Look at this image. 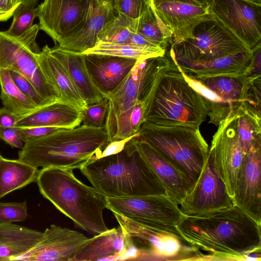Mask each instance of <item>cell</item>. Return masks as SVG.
<instances>
[{
	"label": "cell",
	"mask_w": 261,
	"mask_h": 261,
	"mask_svg": "<svg viewBox=\"0 0 261 261\" xmlns=\"http://www.w3.org/2000/svg\"><path fill=\"white\" fill-rule=\"evenodd\" d=\"M183 239L211 253L210 259L248 260L261 249V224L236 204L199 216H185L176 226Z\"/></svg>",
	"instance_id": "obj_1"
},
{
	"label": "cell",
	"mask_w": 261,
	"mask_h": 261,
	"mask_svg": "<svg viewBox=\"0 0 261 261\" xmlns=\"http://www.w3.org/2000/svg\"><path fill=\"white\" fill-rule=\"evenodd\" d=\"M109 143L105 128L82 124L25 141L18 159L37 168L81 169L99 159Z\"/></svg>",
	"instance_id": "obj_2"
},
{
	"label": "cell",
	"mask_w": 261,
	"mask_h": 261,
	"mask_svg": "<svg viewBox=\"0 0 261 261\" xmlns=\"http://www.w3.org/2000/svg\"><path fill=\"white\" fill-rule=\"evenodd\" d=\"M80 170L105 197L167 195L132 140L121 152L91 161Z\"/></svg>",
	"instance_id": "obj_3"
},
{
	"label": "cell",
	"mask_w": 261,
	"mask_h": 261,
	"mask_svg": "<svg viewBox=\"0 0 261 261\" xmlns=\"http://www.w3.org/2000/svg\"><path fill=\"white\" fill-rule=\"evenodd\" d=\"M72 170H39L36 182L40 193L81 229L94 236L108 230L103 215L105 197L78 179Z\"/></svg>",
	"instance_id": "obj_4"
},
{
	"label": "cell",
	"mask_w": 261,
	"mask_h": 261,
	"mask_svg": "<svg viewBox=\"0 0 261 261\" xmlns=\"http://www.w3.org/2000/svg\"><path fill=\"white\" fill-rule=\"evenodd\" d=\"M207 116L203 98L187 82L171 57L156 78L143 123L199 128Z\"/></svg>",
	"instance_id": "obj_5"
},
{
	"label": "cell",
	"mask_w": 261,
	"mask_h": 261,
	"mask_svg": "<svg viewBox=\"0 0 261 261\" xmlns=\"http://www.w3.org/2000/svg\"><path fill=\"white\" fill-rule=\"evenodd\" d=\"M199 128L143 123L140 137L168 160L188 180L192 190L206 161L209 147Z\"/></svg>",
	"instance_id": "obj_6"
},
{
	"label": "cell",
	"mask_w": 261,
	"mask_h": 261,
	"mask_svg": "<svg viewBox=\"0 0 261 261\" xmlns=\"http://www.w3.org/2000/svg\"><path fill=\"white\" fill-rule=\"evenodd\" d=\"M170 46L176 62H206L249 50L215 18L200 23L191 37Z\"/></svg>",
	"instance_id": "obj_7"
},
{
	"label": "cell",
	"mask_w": 261,
	"mask_h": 261,
	"mask_svg": "<svg viewBox=\"0 0 261 261\" xmlns=\"http://www.w3.org/2000/svg\"><path fill=\"white\" fill-rule=\"evenodd\" d=\"M107 208L139 223L174 229L185 216L167 195L105 197Z\"/></svg>",
	"instance_id": "obj_8"
},
{
	"label": "cell",
	"mask_w": 261,
	"mask_h": 261,
	"mask_svg": "<svg viewBox=\"0 0 261 261\" xmlns=\"http://www.w3.org/2000/svg\"><path fill=\"white\" fill-rule=\"evenodd\" d=\"M170 58L169 53L166 51L163 56L138 60L120 86L105 97L109 101L105 127L107 132L121 113L149 96L160 70Z\"/></svg>",
	"instance_id": "obj_9"
},
{
	"label": "cell",
	"mask_w": 261,
	"mask_h": 261,
	"mask_svg": "<svg viewBox=\"0 0 261 261\" xmlns=\"http://www.w3.org/2000/svg\"><path fill=\"white\" fill-rule=\"evenodd\" d=\"M218 126L208 153L216 173L233 199L237 177L246 154L238 136L235 112H231Z\"/></svg>",
	"instance_id": "obj_10"
},
{
	"label": "cell",
	"mask_w": 261,
	"mask_h": 261,
	"mask_svg": "<svg viewBox=\"0 0 261 261\" xmlns=\"http://www.w3.org/2000/svg\"><path fill=\"white\" fill-rule=\"evenodd\" d=\"M126 237L136 240L142 244L140 248L141 256H153L163 259L175 257L188 256L197 250L191 246L186 248L176 228L163 229L142 224L116 213H113Z\"/></svg>",
	"instance_id": "obj_11"
},
{
	"label": "cell",
	"mask_w": 261,
	"mask_h": 261,
	"mask_svg": "<svg viewBox=\"0 0 261 261\" xmlns=\"http://www.w3.org/2000/svg\"><path fill=\"white\" fill-rule=\"evenodd\" d=\"M214 18L249 50L260 43L261 6L243 0H212Z\"/></svg>",
	"instance_id": "obj_12"
},
{
	"label": "cell",
	"mask_w": 261,
	"mask_h": 261,
	"mask_svg": "<svg viewBox=\"0 0 261 261\" xmlns=\"http://www.w3.org/2000/svg\"><path fill=\"white\" fill-rule=\"evenodd\" d=\"M233 204V199L216 173L208 153L194 188L179 203L180 210L185 216H199Z\"/></svg>",
	"instance_id": "obj_13"
},
{
	"label": "cell",
	"mask_w": 261,
	"mask_h": 261,
	"mask_svg": "<svg viewBox=\"0 0 261 261\" xmlns=\"http://www.w3.org/2000/svg\"><path fill=\"white\" fill-rule=\"evenodd\" d=\"M38 55L19 41L0 31V68L25 77L49 102L60 100L58 93L39 66Z\"/></svg>",
	"instance_id": "obj_14"
},
{
	"label": "cell",
	"mask_w": 261,
	"mask_h": 261,
	"mask_svg": "<svg viewBox=\"0 0 261 261\" xmlns=\"http://www.w3.org/2000/svg\"><path fill=\"white\" fill-rule=\"evenodd\" d=\"M88 239L78 231L51 224L31 249L14 260L71 261Z\"/></svg>",
	"instance_id": "obj_15"
},
{
	"label": "cell",
	"mask_w": 261,
	"mask_h": 261,
	"mask_svg": "<svg viewBox=\"0 0 261 261\" xmlns=\"http://www.w3.org/2000/svg\"><path fill=\"white\" fill-rule=\"evenodd\" d=\"M39 28L59 44L82 24L84 0H44L38 5Z\"/></svg>",
	"instance_id": "obj_16"
},
{
	"label": "cell",
	"mask_w": 261,
	"mask_h": 261,
	"mask_svg": "<svg viewBox=\"0 0 261 261\" xmlns=\"http://www.w3.org/2000/svg\"><path fill=\"white\" fill-rule=\"evenodd\" d=\"M233 200L234 204L261 224V145L246 154L237 177Z\"/></svg>",
	"instance_id": "obj_17"
},
{
	"label": "cell",
	"mask_w": 261,
	"mask_h": 261,
	"mask_svg": "<svg viewBox=\"0 0 261 261\" xmlns=\"http://www.w3.org/2000/svg\"><path fill=\"white\" fill-rule=\"evenodd\" d=\"M85 11L82 24L58 46L65 50L83 53L95 46L97 35L104 25L117 14L115 0H84Z\"/></svg>",
	"instance_id": "obj_18"
},
{
	"label": "cell",
	"mask_w": 261,
	"mask_h": 261,
	"mask_svg": "<svg viewBox=\"0 0 261 261\" xmlns=\"http://www.w3.org/2000/svg\"><path fill=\"white\" fill-rule=\"evenodd\" d=\"M150 6L171 31L172 44L191 37L194 28L198 24L214 19L210 6L174 1L163 2L155 7Z\"/></svg>",
	"instance_id": "obj_19"
},
{
	"label": "cell",
	"mask_w": 261,
	"mask_h": 261,
	"mask_svg": "<svg viewBox=\"0 0 261 261\" xmlns=\"http://www.w3.org/2000/svg\"><path fill=\"white\" fill-rule=\"evenodd\" d=\"M84 55L90 77L104 97L120 86L138 60L108 55Z\"/></svg>",
	"instance_id": "obj_20"
},
{
	"label": "cell",
	"mask_w": 261,
	"mask_h": 261,
	"mask_svg": "<svg viewBox=\"0 0 261 261\" xmlns=\"http://www.w3.org/2000/svg\"><path fill=\"white\" fill-rule=\"evenodd\" d=\"M132 142L141 156L156 174L166 193L178 205L192 190L186 177L165 157L139 135Z\"/></svg>",
	"instance_id": "obj_21"
},
{
	"label": "cell",
	"mask_w": 261,
	"mask_h": 261,
	"mask_svg": "<svg viewBox=\"0 0 261 261\" xmlns=\"http://www.w3.org/2000/svg\"><path fill=\"white\" fill-rule=\"evenodd\" d=\"M82 123V110L70 104L57 100L19 117L15 127L55 126L69 129L76 127Z\"/></svg>",
	"instance_id": "obj_22"
},
{
	"label": "cell",
	"mask_w": 261,
	"mask_h": 261,
	"mask_svg": "<svg viewBox=\"0 0 261 261\" xmlns=\"http://www.w3.org/2000/svg\"><path fill=\"white\" fill-rule=\"evenodd\" d=\"M252 56V50L239 53L206 62H176L186 75L194 78L246 75Z\"/></svg>",
	"instance_id": "obj_23"
},
{
	"label": "cell",
	"mask_w": 261,
	"mask_h": 261,
	"mask_svg": "<svg viewBox=\"0 0 261 261\" xmlns=\"http://www.w3.org/2000/svg\"><path fill=\"white\" fill-rule=\"evenodd\" d=\"M39 66L48 82L58 93L60 100L84 111L87 103L81 96L67 71L45 45L38 55Z\"/></svg>",
	"instance_id": "obj_24"
},
{
	"label": "cell",
	"mask_w": 261,
	"mask_h": 261,
	"mask_svg": "<svg viewBox=\"0 0 261 261\" xmlns=\"http://www.w3.org/2000/svg\"><path fill=\"white\" fill-rule=\"evenodd\" d=\"M125 236L119 226L88 238L71 261L116 260L122 254Z\"/></svg>",
	"instance_id": "obj_25"
},
{
	"label": "cell",
	"mask_w": 261,
	"mask_h": 261,
	"mask_svg": "<svg viewBox=\"0 0 261 261\" xmlns=\"http://www.w3.org/2000/svg\"><path fill=\"white\" fill-rule=\"evenodd\" d=\"M50 50L51 54L64 67L76 89L87 105L98 102L105 98L90 77L83 54L65 50L58 46L50 48Z\"/></svg>",
	"instance_id": "obj_26"
},
{
	"label": "cell",
	"mask_w": 261,
	"mask_h": 261,
	"mask_svg": "<svg viewBox=\"0 0 261 261\" xmlns=\"http://www.w3.org/2000/svg\"><path fill=\"white\" fill-rule=\"evenodd\" d=\"M42 232L12 223H0V260L12 261L31 249Z\"/></svg>",
	"instance_id": "obj_27"
},
{
	"label": "cell",
	"mask_w": 261,
	"mask_h": 261,
	"mask_svg": "<svg viewBox=\"0 0 261 261\" xmlns=\"http://www.w3.org/2000/svg\"><path fill=\"white\" fill-rule=\"evenodd\" d=\"M38 168L18 159L0 156V199L7 194L36 182Z\"/></svg>",
	"instance_id": "obj_28"
},
{
	"label": "cell",
	"mask_w": 261,
	"mask_h": 261,
	"mask_svg": "<svg viewBox=\"0 0 261 261\" xmlns=\"http://www.w3.org/2000/svg\"><path fill=\"white\" fill-rule=\"evenodd\" d=\"M150 94L146 99L137 101L117 117L107 132L109 143L125 139L139 133L145 121Z\"/></svg>",
	"instance_id": "obj_29"
},
{
	"label": "cell",
	"mask_w": 261,
	"mask_h": 261,
	"mask_svg": "<svg viewBox=\"0 0 261 261\" xmlns=\"http://www.w3.org/2000/svg\"><path fill=\"white\" fill-rule=\"evenodd\" d=\"M0 86L4 106L15 115L19 117L37 108L15 84L9 70L0 68Z\"/></svg>",
	"instance_id": "obj_30"
},
{
	"label": "cell",
	"mask_w": 261,
	"mask_h": 261,
	"mask_svg": "<svg viewBox=\"0 0 261 261\" xmlns=\"http://www.w3.org/2000/svg\"><path fill=\"white\" fill-rule=\"evenodd\" d=\"M137 32L167 50L172 42V34L156 14L153 7L147 8L137 19Z\"/></svg>",
	"instance_id": "obj_31"
},
{
	"label": "cell",
	"mask_w": 261,
	"mask_h": 261,
	"mask_svg": "<svg viewBox=\"0 0 261 261\" xmlns=\"http://www.w3.org/2000/svg\"><path fill=\"white\" fill-rule=\"evenodd\" d=\"M166 51L159 46H139L98 41L95 46L82 54L108 55L139 60L163 56Z\"/></svg>",
	"instance_id": "obj_32"
},
{
	"label": "cell",
	"mask_w": 261,
	"mask_h": 261,
	"mask_svg": "<svg viewBox=\"0 0 261 261\" xmlns=\"http://www.w3.org/2000/svg\"><path fill=\"white\" fill-rule=\"evenodd\" d=\"M137 19L118 13L107 22L97 35L98 41L129 44L132 34L137 32Z\"/></svg>",
	"instance_id": "obj_33"
},
{
	"label": "cell",
	"mask_w": 261,
	"mask_h": 261,
	"mask_svg": "<svg viewBox=\"0 0 261 261\" xmlns=\"http://www.w3.org/2000/svg\"><path fill=\"white\" fill-rule=\"evenodd\" d=\"M39 7L33 4L21 3L15 10L10 28L3 33L9 37L17 39L28 32L33 26L34 19L38 16Z\"/></svg>",
	"instance_id": "obj_34"
},
{
	"label": "cell",
	"mask_w": 261,
	"mask_h": 261,
	"mask_svg": "<svg viewBox=\"0 0 261 261\" xmlns=\"http://www.w3.org/2000/svg\"><path fill=\"white\" fill-rule=\"evenodd\" d=\"M109 110V101L105 97L100 101L88 105L82 111L83 124L96 128H105Z\"/></svg>",
	"instance_id": "obj_35"
},
{
	"label": "cell",
	"mask_w": 261,
	"mask_h": 261,
	"mask_svg": "<svg viewBox=\"0 0 261 261\" xmlns=\"http://www.w3.org/2000/svg\"><path fill=\"white\" fill-rule=\"evenodd\" d=\"M28 216L27 201L16 202H0V223L25 221Z\"/></svg>",
	"instance_id": "obj_36"
},
{
	"label": "cell",
	"mask_w": 261,
	"mask_h": 261,
	"mask_svg": "<svg viewBox=\"0 0 261 261\" xmlns=\"http://www.w3.org/2000/svg\"><path fill=\"white\" fill-rule=\"evenodd\" d=\"M10 73L20 90L37 108L51 103L44 99L25 77L14 71H10Z\"/></svg>",
	"instance_id": "obj_37"
},
{
	"label": "cell",
	"mask_w": 261,
	"mask_h": 261,
	"mask_svg": "<svg viewBox=\"0 0 261 261\" xmlns=\"http://www.w3.org/2000/svg\"><path fill=\"white\" fill-rule=\"evenodd\" d=\"M147 6L144 0L114 1V8L117 13L133 19H138Z\"/></svg>",
	"instance_id": "obj_38"
},
{
	"label": "cell",
	"mask_w": 261,
	"mask_h": 261,
	"mask_svg": "<svg viewBox=\"0 0 261 261\" xmlns=\"http://www.w3.org/2000/svg\"><path fill=\"white\" fill-rule=\"evenodd\" d=\"M18 128L19 133L24 142L27 140L50 135L63 128L55 126H35Z\"/></svg>",
	"instance_id": "obj_39"
},
{
	"label": "cell",
	"mask_w": 261,
	"mask_h": 261,
	"mask_svg": "<svg viewBox=\"0 0 261 261\" xmlns=\"http://www.w3.org/2000/svg\"><path fill=\"white\" fill-rule=\"evenodd\" d=\"M0 139L11 147L21 149L24 141L21 138L17 127H0Z\"/></svg>",
	"instance_id": "obj_40"
},
{
	"label": "cell",
	"mask_w": 261,
	"mask_h": 261,
	"mask_svg": "<svg viewBox=\"0 0 261 261\" xmlns=\"http://www.w3.org/2000/svg\"><path fill=\"white\" fill-rule=\"evenodd\" d=\"M252 56L246 76L249 77L261 76V43L251 49Z\"/></svg>",
	"instance_id": "obj_41"
},
{
	"label": "cell",
	"mask_w": 261,
	"mask_h": 261,
	"mask_svg": "<svg viewBox=\"0 0 261 261\" xmlns=\"http://www.w3.org/2000/svg\"><path fill=\"white\" fill-rule=\"evenodd\" d=\"M139 135V133L128 138L114 141L109 143L102 151L99 158L115 154L121 152L125 148L126 144L133 138Z\"/></svg>",
	"instance_id": "obj_42"
},
{
	"label": "cell",
	"mask_w": 261,
	"mask_h": 261,
	"mask_svg": "<svg viewBox=\"0 0 261 261\" xmlns=\"http://www.w3.org/2000/svg\"><path fill=\"white\" fill-rule=\"evenodd\" d=\"M20 3V0H0V21H6L12 16Z\"/></svg>",
	"instance_id": "obj_43"
},
{
	"label": "cell",
	"mask_w": 261,
	"mask_h": 261,
	"mask_svg": "<svg viewBox=\"0 0 261 261\" xmlns=\"http://www.w3.org/2000/svg\"><path fill=\"white\" fill-rule=\"evenodd\" d=\"M19 117L7 108H0V127H14Z\"/></svg>",
	"instance_id": "obj_44"
},
{
	"label": "cell",
	"mask_w": 261,
	"mask_h": 261,
	"mask_svg": "<svg viewBox=\"0 0 261 261\" xmlns=\"http://www.w3.org/2000/svg\"><path fill=\"white\" fill-rule=\"evenodd\" d=\"M129 44L139 46H159L137 32L132 34Z\"/></svg>",
	"instance_id": "obj_45"
},
{
	"label": "cell",
	"mask_w": 261,
	"mask_h": 261,
	"mask_svg": "<svg viewBox=\"0 0 261 261\" xmlns=\"http://www.w3.org/2000/svg\"><path fill=\"white\" fill-rule=\"evenodd\" d=\"M144 2L146 3L148 5H152L153 6H156L159 4L165 2H168V1H179L182 2H186V3H191L193 4L196 5H203L201 4L199 2L197 1L196 0H144Z\"/></svg>",
	"instance_id": "obj_46"
},
{
	"label": "cell",
	"mask_w": 261,
	"mask_h": 261,
	"mask_svg": "<svg viewBox=\"0 0 261 261\" xmlns=\"http://www.w3.org/2000/svg\"><path fill=\"white\" fill-rule=\"evenodd\" d=\"M21 3L33 4L36 6L38 4V2L39 0H20Z\"/></svg>",
	"instance_id": "obj_47"
},
{
	"label": "cell",
	"mask_w": 261,
	"mask_h": 261,
	"mask_svg": "<svg viewBox=\"0 0 261 261\" xmlns=\"http://www.w3.org/2000/svg\"><path fill=\"white\" fill-rule=\"evenodd\" d=\"M201 4L204 6H210L212 0H196Z\"/></svg>",
	"instance_id": "obj_48"
},
{
	"label": "cell",
	"mask_w": 261,
	"mask_h": 261,
	"mask_svg": "<svg viewBox=\"0 0 261 261\" xmlns=\"http://www.w3.org/2000/svg\"><path fill=\"white\" fill-rule=\"evenodd\" d=\"M250 3H252L258 6H261V0H243Z\"/></svg>",
	"instance_id": "obj_49"
},
{
	"label": "cell",
	"mask_w": 261,
	"mask_h": 261,
	"mask_svg": "<svg viewBox=\"0 0 261 261\" xmlns=\"http://www.w3.org/2000/svg\"><path fill=\"white\" fill-rule=\"evenodd\" d=\"M1 155V152H0V156Z\"/></svg>",
	"instance_id": "obj_50"
}]
</instances>
